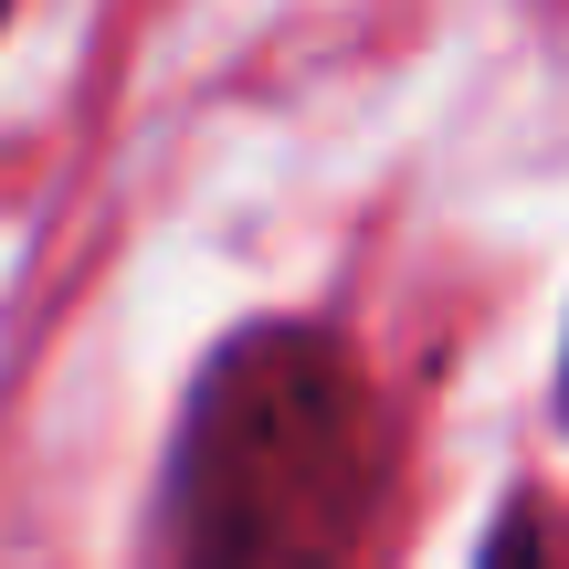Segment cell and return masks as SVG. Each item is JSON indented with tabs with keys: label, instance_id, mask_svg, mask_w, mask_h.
Returning a JSON list of instances; mask_svg holds the SVG:
<instances>
[{
	"label": "cell",
	"instance_id": "2",
	"mask_svg": "<svg viewBox=\"0 0 569 569\" xmlns=\"http://www.w3.org/2000/svg\"><path fill=\"white\" fill-rule=\"evenodd\" d=\"M475 569H559L549 507H538V496H507V507H496V528H486V549H475Z\"/></svg>",
	"mask_w": 569,
	"mask_h": 569
},
{
	"label": "cell",
	"instance_id": "4",
	"mask_svg": "<svg viewBox=\"0 0 569 569\" xmlns=\"http://www.w3.org/2000/svg\"><path fill=\"white\" fill-rule=\"evenodd\" d=\"M0 21H11V0H0Z\"/></svg>",
	"mask_w": 569,
	"mask_h": 569
},
{
	"label": "cell",
	"instance_id": "1",
	"mask_svg": "<svg viewBox=\"0 0 569 569\" xmlns=\"http://www.w3.org/2000/svg\"><path fill=\"white\" fill-rule=\"evenodd\" d=\"M390 432L348 327L253 317L201 359L169 443V569H348L380 517Z\"/></svg>",
	"mask_w": 569,
	"mask_h": 569
},
{
	"label": "cell",
	"instance_id": "3",
	"mask_svg": "<svg viewBox=\"0 0 569 569\" xmlns=\"http://www.w3.org/2000/svg\"><path fill=\"white\" fill-rule=\"evenodd\" d=\"M559 411H569V348H559Z\"/></svg>",
	"mask_w": 569,
	"mask_h": 569
}]
</instances>
